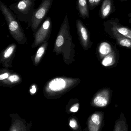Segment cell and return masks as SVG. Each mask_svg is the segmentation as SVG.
I'll use <instances>...</instances> for the list:
<instances>
[{
	"mask_svg": "<svg viewBox=\"0 0 131 131\" xmlns=\"http://www.w3.org/2000/svg\"><path fill=\"white\" fill-rule=\"evenodd\" d=\"M75 45L70 33L68 14L65 15L55 41L53 52L58 56L62 54L64 62L67 64L75 61Z\"/></svg>",
	"mask_w": 131,
	"mask_h": 131,
	"instance_id": "6da1fadb",
	"label": "cell"
},
{
	"mask_svg": "<svg viewBox=\"0 0 131 131\" xmlns=\"http://www.w3.org/2000/svg\"><path fill=\"white\" fill-rule=\"evenodd\" d=\"M80 82L78 78L56 77L45 84L43 88L44 95L49 98L62 96L77 86Z\"/></svg>",
	"mask_w": 131,
	"mask_h": 131,
	"instance_id": "7a4b0ae2",
	"label": "cell"
},
{
	"mask_svg": "<svg viewBox=\"0 0 131 131\" xmlns=\"http://www.w3.org/2000/svg\"><path fill=\"white\" fill-rule=\"evenodd\" d=\"M0 10L7 22L10 34L19 44H25L27 41V37L18 19L1 1H0Z\"/></svg>",
	"mask_w": 131,
	"mask_h": 131,
	"instance_id": "3957f363",
	"label": "cell"
},
{
	"mask_svg": "<svg viewBox=\"0 0 131 131\" xmlns=\"http://www.w3.org/2000/svg\"><path fill=\"white\" fill-rule=\"evenodd\" d=\"M36 0H21L12 4L9 8L20 21L31 27Z\"/></svg>",
	"mask_w": 131,
	"mask_h": 131,
	"instance_id": "277c9868",
	"label": "cell"
},
{
	"mask_svg": "<svg viewBox=\"0 0 131 131\" xmlns=\"http://www.w3.org/2000/svg\"><path fill=\"white\" fill-rule=\"evenodd\" d=\"M53 0H42L38 7L35 10L32 20L31 28L35 33L52 6Z\"/></svg>",
	"mask_w": 131,
	"mask_h": 131,
	"instance_id": "5b68a950",
	"label": "cell"
},
{
	"mask_svg": "<svg viewBox=\"0 0 131 131\" xmlns=\"http://www.w3.org/2000/svg\"><path fill=\"white\" fill-rule=\"evenodd\" d=\"M52 26V21L51 17L45 18L41 27L35 33L34 40L32 48L37 47L48 40L51 33Z\"/></svg>",
	"mask_w": 131,
	"mask_h": 131,
	"instance_id": "8992f818",
	"label": "cell"
},
{
	"mask_svg": "<svg viewBox=\"0 0 131 131\" xmlns=\"http://www.w3.org/2000/svg\"><path fill=\"white\" fill-rule=\"evenodd\" d=\"M112 95V92L110 88L101 89L94 95L91 105L95 107H106L110 102Z\"/></svg>",
	"mask_w": 131,
	"mask_h": 131,
	"instance_id": "52a82bcc",
	"label": "cell"
},
{
	"mask_svg": "<svg viewBox=\"0 0 131 131\" xmlns=\"http://www.w3.org/2000/svg\"><path fill=\"white\" fill-rule=\"evenodd\" d=\"M76 27L81 45L85 51L87 50L91 47L92 45L88 30L80 19L76 21Z\"/></svg>",
	"mask_w": 131,
	"mask_h": 131,
	"instance_id": "ba28073f",
	"label": "cell"
},
{
	"mask_svg": "<svg viewBox=\"0 0 131 131\" xmlns=\"http://www.w3.org/2000/svg\"><path fill=\"white\" fill-rule=\"evenodd\" d=\"M105 31H116L120 34L131 39V29L123 26L119 23L117 18L108 20L104 24Z\"/></svg>",
	"mask_w": 131,
	"mask_h": 131,
	"instance_id": "9c48e42d",
	"label": "cell"
},
{
	"mask_svg": "<svg viewBox=\"0 0 131 131\" xmlns=\"http://www.w3.org/2000/svg\"><path fill=\"white\" fill-rule=\"evenodd\" d=\"M17 49L15 43L11 44L3 50L0 56V63L5 68H12V63Z\"/></svg>",
	"mask_w": 131,
	"mask_h": 131,
	"instance_id": "30bf717a",
	"label": "cell"
},
{
	"mask_svg": "<svg viewBox=\"0 0 131 131\" xmlns=\"http://www.w3.org/2000/svg\"><path fill=\"white\" fill-rule=\"evenodd\" d=\"M104 117L102 111H96L92 114L88 122V131H102L104 125Z\"/></svg>",
	"mask_w": 131,
	"mask_h": 131,
	"instance_id": "8fae6325",
	"label": "cell"
},
{
	"mask_svg": "<svg viewBox=\"0 0 131 131\" xmlns=\"http://www.w3.org/2000/svg\"><path fill=\"white\" fill-rule=\"evenodd\" d=\"M106 31L112 38L115 40L118 45L124 48L131 49V39L126 37L116 31Z\"/></svg>",
	"mask_w": 131,
	"mask_h": 131,
	"instance_id": "7c38bea8",
	"label": "cell"
},
{
	"mask_svg": "<svg viewBox=\"0 0 131 131\" xmlns=\"http://www.w3.org/2000/svg\"><path fill=\"white\" fill-rule=\"evenodd\" d=\"M22 82V78L21 75L13 71L8 78L0 81V85L11 88L19 84Z\"/></svg>",
	"mask_w": 131,
	"mask_h": 131,
	"instance_id": "4fadbf2b",
	"label": "cell"
},
{
	"mask_svg": "<svg viewBox=\"0 0 131 131\" xmlns=\"http://www.w3.org/2000/svg\"><path fill=\"white\" fill-rule=\"evenodd\" d=\"M113 6L112 0L103 1L100 11V16L102 19L107 18L113 12Z\"/></svg>",
	"mask_w": 131,
	"mask_h": 131,
	"instance_id": "5bb4252c",
	"label": "cell"
},
{
	"mask_svg": "<svg viewBox=\"0 0 131 131\" xmlns=\"http://www.w3.org/2000/svg\"><path fill=\"white\" fill-rule=\"evenodd\" d=\"M77 7L81 17L83 19L89 17V8L87 0H77Z\"/></svg>",
	"mask_w": 131,
	"mask_h": 131,
	"instance_id": "9a60e30c",
	"label": "cell"
},
{
	"mask_svg": "<svg viewBox=\"0 0 131 131\" xmlns=\"http://www.w3.org/2000/svg\"><path fill=\"white\" fill-rule=\"evenodd\" d=\"M48 41H45L41 45L40 47L38 49L35 55L34 56L33 58H32L33 64L35 66H37L41 63L45 54L48 46Z\"/></svg>",
	"mask_w": 131,
	"mask_h": 131,
	"instance_id": "2e32d148",
	"label": "cell"
},
{
	"mask_svg": "<svg viewBox=\"0 0 131 131\" xmlns=\"http://www.w3.org/2000/svg\"><path fill=\"white\" fill-rule=\"evenodd\" d=\"M113 131H129L127 119L124 113H121L115 122Z\"/></svg>",
	"mask_w": 131,
	"mask_h": 131,
	"instance_id": "e0dca14e",
	"label": "cell"
},
{
	"mask_svg": "<svg viewBox=\"0 0 131 131\" xmlns=\"http://www.w3.org/2000/svg\"><path fill=\"white\" fill-rule=\"evenodd\" d=\"M113 51L114 50L111 45L107 42H102L98 47V54L101 60Z\"/></svg>",
	"mask_w": 131,
	"mask_h": 131,
	"instance_id": "ac0fdd59",
	"label": "cell"
},
{
	"mask_svg": "<svg viewBox=\"0 0 131 131\" xmlns=\"http://www.w3.org/2000/svg\"><path fill=\"white\" fill-rule=\"evenodd\" d=\"M117 53L115 51H114L103 58L102 61V64L105 67H110L114 66L117 62Z\"/></svg>",
	"mask_w": 131,
	"mask_h": 131,
	"instance_id": "d6986e66",
	"label": "cell"
},
{
	"mask_svg": "<svg viewBox=\"0 0 131 131\" xmlns=\"http://www.w3.org/2000/svg\"><path fill=\"white\" fill-rule=\"evenodd\" d=\"M0 72V81H1L8 78L13 71H11L6 69H1Z\"/></svg>",
	"mask_w": 131,
	"mask_h": 131,
	"instance_id": "ffe728a7",
	"label": "cell"
},
{
	"mask_svg": "<svg viewBox=\"0 0 131 131\" xmlns=\"http://www.w3.org/2000/svg\"><path fill=\"white\" fill-rule=\"evenodd\" d=\"M101 0H88V8L90 10H93L100 3Z\"/></svg>",
	"mask_w": 131,
	"mask_h": 131,
	"instance_id": "44dd1931",
	"label": "cell"
},
{
	"mask_svg": "<svg viewBox=\"0 0 131 131\" xmlns=\"http://www.w3.org/2000/svg\"><path fill=\"white\" fill-rule=\"evenodd\" d=\"M37 90V85L35 84H33L32 85L30 89V92L31 94H34Z\"/></svg>",
	"mask_w": 131,
	"mask_h": 131,
	"instance_id": "7402d4cb",
	"label": "cell"
},
{
	"mask_svg": "<svg viewBox=\"0 0 131 131\" xmlns=\"http://www.w3.org/2000/svg\"><path fill=\"white\" fill-rule=\"evenodd\" d=\"M78 104L75 106H73L70 109V111L71 112H76L78 111Z\"/></svg>",
	"mask_w": 131,
	"mask_h": 131,
	"instance_id": "603a6c76",
	"label": "cell"
},
{
	"mask_svg": "<svg viewBox=\"0 0 131 131\" xmlns=\"http://www.w3.org/2000/svg\"><path fill=\"white\" fill-rule=\"evenodd\" d=\"M70 126L72 128L75 127L76 126V123L74 121H71L70 122Z\"/></svg>",
	"mask_w": 131,
	"mask_h": 131,
	"instance_id": "cb8c5ba5",
	"label": "cell"
},
{
	"mask_svg": "<svg viewBox=\"0 0 131 131\" xmlns=\"http://www.w3.org/2000/svg\"><path fill=\"white\" fill-rule=\"evenodd\" d=\"M128 16L129 17V18H130V19H129V21H128V22H129V23H130V24H131V12L128 15Z\"/></svg>",
	"mask_w": 131,
	"mask_h": 131,
	"instance_id": "d4e9b609",
	"label": "cell"
},
{
	"mask_svg": "<svg viewBox=\"0 0 131 131\" xmlns=\"http://www.w3.org/2000/svg\"><path fill=\"white\" fill-rule=\"evenodd\" d=\"M14 1H21V0H14Z\"/></svg>",
	"mask_w": 131,
	"mask_h": 131,
	"instance_id": "484cf974",
	"label": "cell"
},
{
	"mask_svg": "<svg viewBox=\"0 0 131 131\" xmlns=\"http://www.w3.org/2000/svg\"><path fill=\"white\" fill-rule=\"evenodd\" d=\"M17 131L14 130V131Z\"/></svg>",
	"mask_w": 131,
	"mask_h": 131,
	"instance_id": "4316f807",
	"label": "cell"
}]
</instances>
